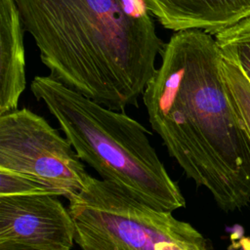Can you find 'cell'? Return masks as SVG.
<instances>
[{
    "instance_id": "6da1fadb",
    "label": "cell",
    "mask_w": 250,
    "mask_h": 250,
    "mask_svg": "<svg viewBox=\"0 0 250 250\" xmlns=\"http://www.w3.org/2000/svg\"><path fill=\"white\" fill-rule=\"evenodd\" d=\"M142 96L151 128L226 212L250 203V137L221 73L215 37L191 29L165 42Z\"/></svg>"
},
{
    "instance_id": "7a4b0ae2",
    "label": "cell",
    "mask_w": 250,
    "mask_h": 250,
    "mask_svg": "<svg viewBox=\"0 0 250 250\" xmlns=\"http://www.w3.org/2000/svg\"><path fill=\"white\" fill-rule=\"evenodd\" d=\"M49 75L113 110L138 106L165 42L144 0H15Z\"/></svg>"
},
{
    "instance_id": "3957f363",
    "label": "cell",
    "mask_w": 250,
    "mask_h": 250,
    "mask_svg": "<svg viewBox=\"0 0 250 250\" xmlns=\"http://www.w3.org/2000/svg\"><path fill=\"white\" fill-rule=\"evenodd\" d=\"M30 90L57 120L78 157L102 180L160 211L185 207L179 186L167 173L142 123L50 75L35 76Z\"/></svg>"
},
{
    "instance_id": "277c9868",
    "label": "cell",
    "mask_w": 250,
    "mask_h": 250,
    "mask_svg": "<svg viewBox=\"0 0 250 250\" xmlns=\"http://www.w3.org/2000/svg\"><path fill=\"white\" fill-rule=\"evenodd\" d=\"M67 209L81 250H156L161 242L205 238L172 212L157 210L92 176Z\"/></svg>"
},
{
    "instance_id": "5b68a950",
    "label": "cell",
    "mask_w": 250,
    "mask_h": 250,
    "mask_svg": "<svg viewBox=\"0 0 250 250\" xmlns=\"http://www.w3.org/2000/svg\"><path fill=\"white\" fill-rule=\"evenodd\" d=\"M0 169L32 178L68 201L91 176L68 140L25 107L0 115Z\"/></svg>"
},
{
    "instance_id": "8992f818",
    "label": "cell",
    "mask_w": 250,
    "mask_h": 250,
    "mask_svg": "<svg viewBox=\"0 0 250 250\" xmlns=\"http://www.w3.org/2000/svg\"><path fill=\"white\" fill-rule=\"evenodd\" d=\"M75 226L58 196H0V244L70 250Z\"/></svg>"
},
{
    "instance_id": "52a82bcc",
    "label": "cell",
    "mask_w": 250,
    "mask_h": 250,
    "mask_svg": "<svg viewBox=\"0 0 250 250\" xmlns=\"http://www.w3.org/2000/svg\"><path fill=\"white\" fill-rule=\"evenodd\" d=\"M158 23L174 32L197 29L215 36L250 18V0H144Z\"/></svg>"
},
{
    "instance_id": "ba28073f",
    "label": "cell",
    "mask_w": 250,
    "mask_h": 250,
    "mask_svg": "<svg viewBox=\"0 0 250 250\" xmlns=\"http://www.w3.org/2000/svg\"><path fill=\"white\" fill-rule=\"evenodd\" d=\"M24 27L15 0H0V115L18 109L25 90Z\"/></svg>"
},
{
    "instance_id": "9c48e42d",
    "label": "cell",
    "mask_w": 250,
    "mask_h": 250,
    "mask_svg": "<svg viewBox=\"0 0 250 250\" xmlns=\"http://www.w3.org/2000/svg\"><path fill=\"white\" fill-rule=\"evenodd\" d=\"M214 37L221 54L230 60L250 83V18Z\"/></svg>"
},
{
    "instance_id": "30bf717a",
    "label": "cell",
    "mask_w": 250,
    "mask_h": 250,
    "mask_svg": "<svg viewBox=\"0 0 250 250\" xmlns=\"http://www.w3.org/2000/svg\"><path fill=\"white\" fill-rule=\"evenodd\" d=\"M220 67L227 91L250 137V83L240 69L222 54Z\"/></svg>"
},
{
    "instance_id": "8fae6325",
    "label": "cell",
    "mask_w": 250,
    "mask_h": 250,
    "mask_svg": "<svg viewBox=\"0 0 250 250\" xmlns=\"http://www.w3.org/2000/svg\"><path fill=\"white\" fill-rule=\"evenodd\" d=\"M52 194L59 196L44 184L25 175L0 169V196Z\"/></svg>"
},
{
    "instance_id": "7c38bea8",
    "label": "cell",
    "mask_w": 250,
    "mask_h": 250,
    "mask_svg": "<svg viewBox=\"0 0 250 250\" xmlns=\"http://www.w3.org/2000/svg\"><path fill=\"white\" fill-rule=\"evenodd\" d=\"M0 250H45L33 247L20 246V245H8V244H0Z\"/></svg>"
}]
</instances>
